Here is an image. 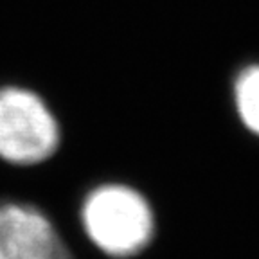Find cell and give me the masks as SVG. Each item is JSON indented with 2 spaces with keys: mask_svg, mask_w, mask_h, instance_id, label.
Here are the masks:
<instances>
[{
  "mask_svg": "<svg viewBox=\"0 0 259 259\" xmlns=\"http://www.w3.org/2000/svg\"><path fill=\"white\" fill-rule=\"evenodd\" d=\"M89 243L108 259H135L157 234V216L144 191L132 184L105 182L85 196L79 209Z\"/></svg>",
  "mask_w": 259,
  "mask_h": 259,
  "instance_id": "obj_1",
  "label": "cell"
},
{
  "mask_svg": "<svg viewBox=\"0 0 259 259\" xmlns=\"http://www.w3.org/2000/svg\"><path fill=\"white\" fill-rule=\"evenodd\" d=\"M60 142L58 117L40 94L20 85L0 87V160L38 166L56 153Z\"/></svg>",
  "mask_w": 259,
  "mask_h": 259,
  "instance_id": "obj_2",
  "label": "cell"
},
{
  "mask_svg": "<svg viewBox=\"0 0 259 259\" xmlns=\"http://www.w3.org/2000/svg\"><path fill=\"white\" fill-rule=\"evenodd\" d=\"M0 259H74L53 220L29 203H0Z\"/></svg>",
  "mask_w": 259,
  "mask_h": 259,
  "instance_id": "obj_3",
  "label": "cell"
},
{
  "mask_svg": "<svg viewBox=\"0 0 259 259\" xmlns=\"http://www.w3.org/2000/svg\"><path fill=\"white\" fill-rule=\"evenodd\" d=\"M234 106L248 132L259 137V65H248L234 79Z\"/></svg>",
  "mask_w": 259,
  "mask_h": 259,
  "instance_id": "obj_4",
  "label": "cell"
}]
</instances>
